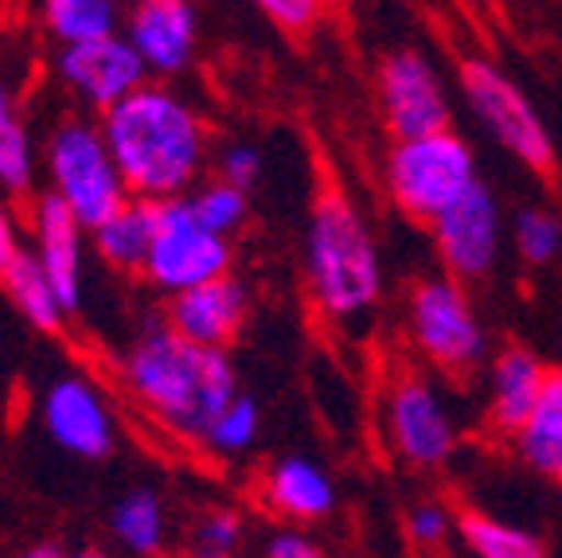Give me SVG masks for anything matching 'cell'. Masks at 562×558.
Segmentation results:
<instances>
[{
	"label": "cell",
	"mask_w": 562,
	"mask_h": 558,
	"mask_svg": "<svg viewBox=\"0 0 562 558\" xmlns=\"http://www.w3.org/2000/svg\"><path fill=\"white\" fill-rule=\"evenodd\" d=\"M35 183V145L16 110L9 79L0 75V192L27 196Z\"/></svg>",
	"instance_id": "cell-25"
},
{
	"label": "cell",
	"mask_w": 562,
	"mask_h": 558,
	"mask_svg": "<svg viewBox=\"0 0 562 558\" xmlns=\"http://www.w3.org/2000/svg\"><path fill=\"white\" fill-rule=\"evenodd\" d=\"M122 32L153 79H180L200 55V12L192 0H133Z\"/></svg>",
	"instance_id": "cell-14"
},
{
	"label": "cell",
	"mask_w": 562,
	"mask_h": 558,
	"mask_svg": "<svg viewBox=\"0 0 562 558\" xmlns=\"http://www.w3.org/2000/svg\"><path fill=\"white\" fill-rule=\"evenodd\" d=\"M321 543L308 535L305 524H290V520H281V527H270L262 539V555L266 558H316L321 555Z\"/></svg>",
	"instance_id": "cell-33"
},
{
	"label": "cell",
	"mask_w": 562,
	"mask_h": 558,
	"mask_svg": "<svg viewBox=\"0 0 562 558\" xmlns=\"http://www.w3.org/2000/svg\"><path fill=\"white\" fill-rule=\"evenodd\" d=\"M403 532L414 550H422V555H441V550H449L457 539V512L446 500L426 496L406 507Z\"/></svg>",
	"instance_id": "cell-29"
},
{
	"label": "cell",
	"mask_w": 562,
	"mask_h": 558,
	"mask_svg": "<svg viewBox=\"0 0 562 558\" xmlns=\"http://www.w3.org/2000/svg\"><path fill=\"white\" fill-rule=\"evenodd\" d=\"M375 98L383 125L395 137H422L453 125V94L438 63L422 47H391L375 63Z\"/></svg>",
	"instance_id": "cell-10"
},
{
	"label": "cell",
	"mask_w": 562,
	"mask_h": 558,
	"mask_svg": "<svg viewBox=\"0 0 562 558\" xmlns=\"http://www.w3.org/2000/svg\"><path fill=\"white\" fill-rule=\"evenodd\" d=\"M508 238L527 270H547L562 258V215L543 203H527L508 219Z\"/></svg>",
	"instance_id": "cell-27"
},
{
	"label": "cell",
	"mask_w": 562,
	"mask_h": 558,
	"mask_svg": "<svg viewBox=\"0 0 562 558\" xmlns=\"http://www.w3.org/2000/svg\"><path fill=\"white\" fill-rule=\"evenodd\" d=\"M117 376L133 406L176 442H200L215 414L243 391L227 348L188 341L168 321L145 328L122 351Z\"/></svg>",
	"instance_id": "cell-1"
},
{
	"label": "cell",
	"mask_w": 562,
	"mask_h": 558,
	"mask_svg": "<svg viewBox=\"0 0 562 558\" xmlns=\"http://www.w3.org/2000/svg\"><path fill=\"white\" fill-rule=\"evenodd\" d=\"M153 235H157V200L130 196L114 215L90 227V246L110 270L140 274L145 258H149Z\"/></svg>",
	"instance_id": "cell-19"
},
{
	"label": "cell",
	"mask_w": 562,
	"mask_h": 558,
	"mask_svg": "<svg viewBox=\"0 0 562 558\" xmlns=\"http://www.w3.org/2000/svg\"><path fill=\"white\" fill-rule=\"evenodd\" d=\"M172 535L168 504L157 489H130L110 507V539L125 555H160Z\"/></svg>",
	"instance_id": "cell-23"
},
{
	"label": "cell",
	"mask_w": 562,
	"mask_h": 558,
	"mask_svg": "<svg viewBox=\"0 0 562 558\" xmlns=\"http://www.w3.org/2000/svg\"><path fill=\"white\" fill-rule=\"evenodd\" d=\"M383 426L391 454L418 472H438L461 449V429L446 394L422 371H403L391 379L383 402Z\"/></svg>",
	"instance_id": "cell-8"
},
{
	"label": "cell",
	"mask_w": 562,
	"mask_h": 558,
	"mask_svg": "<svg viewBox=\"0 0 562 558\" xmlns=\"http://www.w3.org/2000/svg\"><path fill=\"white\" fill-rule=\"evenodd\" d=\"M481 180L476 153L453 125L422 137H395L383 160V183L395 211L411 223L430 227L461 192Z\"/></svg>",
	"instance_id": "cell-5"
},
{
	"label": "cell",
	"mask_w": 562,
	"mask_h": 558,
	"mask_svg": "<svg viewBox=\"0 0 562 558\" xmlns=\"http://www.w3.org/2000/svg\"><path fill=\"white\" fill-rule=\"evenodd\" d=\"M246 316H250V289L235 274L180 289L165 305V321L180 336L195 344H211V348H231L243 336Z\"/></svg>",
	"instance_id": "cell-15"
},
{
	"label": "cell",
	"mask_w": 562,
	"mask_h": 558,
	"mask_svg": "<svg viewBox=\"0 0 562 558\" xmlns=\"http://www.w3.org/2000/svg\"><path fill=\"white\" fill-rule=\"evenodd\" d=\"M44 168L52 192L87 227H98L133 196L114 160V148L102 133V122H90V118H63L47 133Z\"/></svg>",
	"instance_id": "cell-7"
},
{
	"label": "cell",
	"mask_w": 562,
	"mask_h": 558,
	"mask_svg": "<svg viewBox=\"0 0 562 558\" xmlns=\"http://www.w3.org/2000/svg\"><path fill=\"white\" fill-rule=\"evenodd\" d=\"M35 16L55 47H70L122 32L125 0H35Z\"/></svg>",
	"instance_id": "cell-21"
},
{
	"label": "cell",
	"mask_w": 562,
	"mask_h": 558,
	"mask_svg": "<svg viewBox=\"0 0 562 558\" xmlns=\"http://www.w3.org/2000/svg\"><path fill=\"white\" fill-rule=\"evenodd\" d=\"M262 172H266L262 148L250 145V141H227V145L215 153V176L238 183V188H246V192L262 180Z\"/></svg>",
	"instance_id": "cell-32"
},
{
	"label": "cell",
	"mask_w": 562,
	"mask_h": 558,
	"mask_svg": "<svg viewBox=\"0 0 562 558\" xmlns=\"http://www.w3.org/2000/svg\"><path fill=\"white\" fill-rule=\"evenodd\" d=\"M488 383H484V418L501 437H512L524 418L536 411L551 367L524 344H504L488 359Z\"/></svg>",
	"instance_id": "cell-17"
},
{
	"label": "cell",
	"mask_w": 562,
	"mask_h": 558,
	"mask_svg": "<svg viewBox=\"0 0 562 558\" xmlns=\"http://www.w3.org/2000/svg\"><path fill=\"white\" fill-rule=\"evenodd\" d=\"M262 504L290 524H325L336 512V480L313 457H278L262 472Z\"/></svg>",
	"instance_id": "cell-18"
},
{
	"label": "cell",
	"mask_w": 562,
	"mask_h": 558,
	"mask_svg": "<svg viewBox=\"0 0 562 558\" xmlns=\"http://www.w3.org/2000/svg\"><path fill=\"white\" fill-rule=\"evenodd\" d=\"M406 336L426 367L449 379H473L492 359V336L473 286L453 274H426L406 293Z\"/></svg>",
	"instance_id": "cell-4"
},
{
	"label": "cell",
	"mask_w": 562,
	"mask_h": 558,
	"mask_svg": "<svg viewBox=\"0 0 562 558\" xmlns=\"http://www.w3.org/2000/svg\"><path fill=\"white\" fill-rule=\"evenodd\" d=\"M55 79L63 82L70 98H79L90 114H105L114 102L149 82V67L130 44V35L114 32L87 44H70L55 52Z\"/></svg>",
	"instance_id": "cell-12"
},
{
	"label": "cell",
	"mask_w": 562,
	"mask_h": 558,
	"mask_svg": "<svg viewBox=\"0 0 562 558\" xmlns=\"http://www.w3.org/2000/svg\"><path fill=\"white\" fill-rule=\"evenodd\" d=\"M305 286L321 316L351 324L375 313L386 289L383 254L360 203L340 180H321L305 223Z\"/></svg>",
	"instance_id": "cell-3"
},
{
	"label": "cell",
	"mask_w": 562,
	"mask_h": 558,
	"mask_svg": "<svg viewBox=\"0 0 562 558\" xmlns=\"http://www.w3.org/2000/svg\"><path fill=\"white\" fill-rule=\"evenodd\" d=\"M87 223L55 192L32 203V250L44 263L55 293L67 313L82 305V258H87Z\"/></svg>",
	"instance_id": "cell-16"
},
{
	"label": "cell",
	"mask_w": 562,
	"mask_h": 558,
	"mask_svg": "<svg viewBox=\"0 0 562 558\" xmlns=\"http://www.w3.org/2000/svg\"><path fill=\"white\" fill-rule=\"evenodd\" d=\"M40 422L63 454L79 461H102L117 445V418L110 399L94 379L75 376V371L47 383L40 399Z\"/></svg>",
	"instance_id": "cell-13"
},
{
	"label": "cell",
	"mask_w": 562,
	"mask_h": 558,
	"mask_svg": "<svg viewBox=\"0 0 562 558\" xmlns=\"http://www.w3.org/2000/svg\"><path fill=\"white\" fill-rule=\"evenodd\" d=\"M246 520L235 507H207L188 532V550L200 558H231L243 550Z\"/></svg>",
	"instance_id": "cell-30"
},
{
	"label": "cell",
	"mask_w": 562,
	"mask_h": 558,
	"mask_svg": "<svg viewBox=\"0 0 562 558\" xmlns=\"http://www.w3.org/2000/svg\"><path fill=\"white\" fill-rule=\"evenodd\" d=\"M184 200L203 227L220 231V235H227V238H235L246 219H250V192L238 188V183L223 180V176L200 180Z\"/></svg>",
	"instance_id": "cell-28"
},
{
	"label": "cell",
	"mask_w": 562,
	"mask_h": 558,
	"mask_svg": "<svg viewBox=\"0 0 562 558\" xmlns=\"http://www.w3.org/2000/svg\"><path fill=\"white\" fill-rule=\"evenodd\" d=\"M125 4H133V0H125Z\"/></svg>",
	"instance_id": "cell-37"
},
{
	"label": "cell",
	"mask_w": 562,
	"mask_h": 558,
	"mask_svg": "<svg viewBox=\"0 0 562 558\" xmlns=\"http://www.w3.org/2000/svg\"><path fill=\"white\" fill-rule=\"evenodd\" d=\"M457 543L476 558H543L547 543L531 527L508 524L501 515H488L481 507L457 512Z\"/></svg>",
	"instance_id": "cell-24"
},
{
	"label": "cell",
	"mask_w": 562,
	"mask_h": 558,
	"mask_svg": "<svg viewBox=\"0 0 562 558\" xmlns=\"http://www.w3.org/2000/svg\"><path fill=\"white\" fill-rule=\"evenodd\" d=\"M63 547L59 543H44V547H27V558H59Z\"/></svg>",
	"instance_id": "cell-35"
},
{
	"label": "cell",
	"mask_w": 562,
	"mask_h": 558,
	"mask_svg": "<svg viewBox=\"0 0 562 558\" xmlns=\"http://www.w3.org/2000/svg\"><path fill=\"white\" fill-rule=\"evenodd\" d=\"M262 437V402L250 391H238L235 399L215 414V422L207 426V434L200 437V445L211 457L220 461H235V457H246Z\"/></svg>",
	"instance_id": "cell-26"
},
{
	"label": "cell",
	"mask_w": 562,
	"mask_h": 558,
	"mask_svg": "<svg viewBox=\"0 0 562 558\" xmlns=\"http://www.w3.org/2000/svg\"><path fill=\"white\" fill-rule=\"evenodd\" d=\"M130 192L140 200H176L203 180L211 133L203 114L165 79L140 82L133 94L98 114Z\"/></svg>",
	"instance_id": "cell-2"
},
{
	"label": "cell",
	"mask_w": 562,
	"mask_h": 558,
	"mask_svg": "<svg viewBox=\"0 0 562 558\" xmlns=\"http://www.w3.org/2000/svg\"><path fill=\"white\" fill-rule=\"evenodd\" d=\"M231 266H235L231 238L203 227L184 196L157 203V235H153L149 258L140 270V278L157 293L172 297L180 289L203 286V281L231 274Z\"/></svg>",
	"instance_id": "cell-9"
},
{
	"label": "cell",
	"mask_w": 562,
	"mask_h": 558,
	"mask_svg": "<svg viewBox=\"0 0 562 558\" xmlns=\"http://www.w3.org/2000/svg\"><path fill=\"white\" fill-rule=\"evenodd\" d=\"M0 286H4L9 301L16 305V313L24 316L35 332H47V336L63 332V324H67V305L59 301L44 263L35 258V250L24 246V250L12 258L9 270L0 274Z\"/></svg>",
	"instance_id": "cell-22"
},
{
	"label": "cell",
	"mask_w": 562,
	"mask_h": 558,
	"mask_svg": "<svg viewBox=\"0 0 562 558\" xmlns=\"http://www.w3.org/2000/svg\"><path fill=\"white\" fill-rule=\"evenodd\" d=\"M512 449L536 477H562V367H551L536 411L512 434Z\"/></svg>",
	"instance_id": "cell-20"
},
{
	"label": "cell",
	"mask_w": 562,
	"mask_h": 558,
	"mask_svg": "<svg viewBox=\"0 0 562 558\" xmlns=\"http://www.w3.org/2000/svg\"><path fill=\"white\" fill-rule=\"evenodd\" d=\"M430 235L441 270L461 278L465 286L488 281L501 266L504 238H508V219L496 188L488 180H476L434 219Z\"/></svg>",
	"instance_id": "cell-11"
},
{
	"label": "cell",
	"mask_w": 562,
	"mask_h": 558,
	"mask_svg": "<svg viewBox=\"0 0 562 558\" xmlns=\"http://www.w3.org/2000/svg\"><path fill=\"white\" fill-rule=\"evenodd\" d=\"M250 4H255L278 32L308 35L328 16V4H333V0H250Z\"/></svg>",
	"instance_id": "cell-31"
},
{
	"label": "cell",
	"mask_w": 562,
	"mask_h": 558,
	"mask_svg": "<svg viewBox=\"0 0 562 558\" xmlns=\"http://www.w3.org/2000/svg\"><path fill=\"white\" fill-rule=\"evenodd\" d=\"M457 90L465 98L473 122L488 133L512 160L536 176H554V137L547 130L539 105L508 79L496 63L465 55L457 63Z\"/></svg>",
	"instance_id": "cell-6"
},
{
	"label": "cell",
	"mask_w": 562,
	"mask_h": 558,
	"mask_svg": "<svg viewBox=\"0 0 562 558\" xmlns=\"http://www.w3.org/2000/svg\"><path fill=\"white\" fill-rule=\"evenodd\" d=\"M0 4H9V0H0Z\"/></svg>",
	"instance_id": "cell-36"
},
{
	"label": "cell",
	"mask_w": 562,
	"mask_h": 558,
	"mask_svg": "<svg viewBox=\"0 0 562 558\" xmlns=\"http://www.w3.org/2000/svg\"><path fill=\"white\" fill-rule=\"evenodd\" d=\"M4 196L9 192H0V274L9 270L12 258L24 250V243H20V223H16V215H12V208H9Z\"/></svg>",
	"instance_id": "cell-34"
},
{
	"label": "cell",
	"mask_w": 562,
	"mask_h": 558,
	"mask_svg": "<svg viewBox=\"0 0 562 558\" xmlns=\"http://www.w3.org/2000/svg\"><path fill=\"white\" fill-rule=\"evenodd\" d=\"M559 480H562V477H559Z\"/></svg>",
	"instance_id": "cell-38"
}]
</instances>
